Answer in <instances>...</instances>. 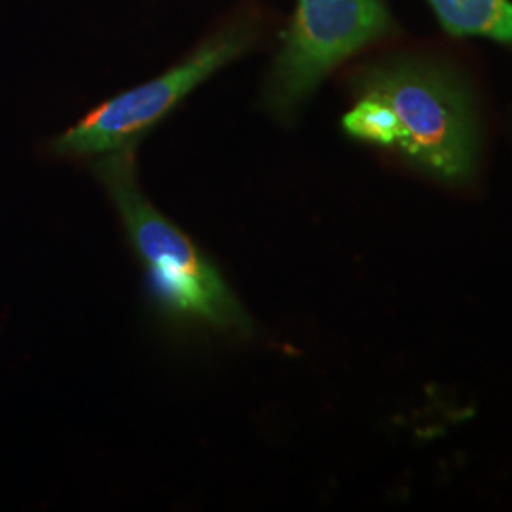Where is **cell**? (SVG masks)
Returning <instances> with one entry per match:
<instances>
[{
    "mask_svg": "<svg viewBox=\"0 0 512 512\" xmlns=\"http://www.w3.org/2000/svg\"><path fill=\"white\" fill-rule=\"evenodd\" d=\"M95 171L120 213L135 253L147 266L162 306L213 329L249 334L251 319L215 264L141 194L133 147L105 154Z\"/></svg>",
    "mask_w": 512,
    "mask_h": 512,
    "instance_id": "cell-1",
    "label": "cell"
},
{
    "mask_svg": "<svg viewBox=\"0 0 512 512\" xmlns=\"http://www.w3.org/2000/svg\"><path fill=\"white\" fill-rule=\"evenodd\" d=\"M359 95L384 101L399 126L397 150L446 183H463L478 162V120L452 74L418 59H391L359 76Z\"/></svg>",
    "mask_w": 512,
    "mask_h": 512,
    "instance_id": "cell-2",
    "label": "cell"
},
{
    "mask_svg": "<svg viewBox=\"0 0 512 512\" xmlns=\"http://www.w3.org/2000/svg\"><path fill=\"white\" fill-rule=\"evenodd\" d=\"M391 29L393 18L384 0H298L275 59L272 109L293 112L334 67Z\"/></svg>",
    "mask_w": 512,
    "mask_h": 512,
    "instance_id": "cell-3",
    "label": "cell"
},
{
    "mask_svg": "<svg viewBox=\"0 0 512 512\" xmlns=\"http://www.w3.org/2000/svg\"><path fill=\"white\" fill-rule=\"evenodd\" d=\"M245 44L239 31L213 38L181 65L90 112L55 141V152L90 156L133 147L147 129L175 109L196 86L241 54Z\"/></svg>",
    "mask_w": 512,
    "mask_h": 512,
    "instance_id": "cell-4",
    "label": "cell"
},
{
    "mask_svg": "<svg viewBox=\"0 0 512 512\" xmlns=\"http://www.w3.org/2000/svg\"><path fill=\"white\" fill-rule=\"evenodd\" d=\"M446 33L512 44L511 0H427Z\"/></svg>",
    "mask_w": 512,
    "mask_h": 512,
    "instance_id": "cell-5",
    "label": "cell"
},
{
    "mask_svg": "<svg viewBox=\"0 0 512 512\" xmlns=\"http://www.w3.org/2000/svg\"><path fill=\"white\" fill-rule=\"evenodd\" d=\"M344 129L353 139L380 147H397L399 126L395 114L372 95H361L357 105L344 116Z\"/></svg>",
    "mask_w": 512,
    "mask_h": 512,
    "instance_id": "cell-6",
    "label": "cell"
}]
</instances>
